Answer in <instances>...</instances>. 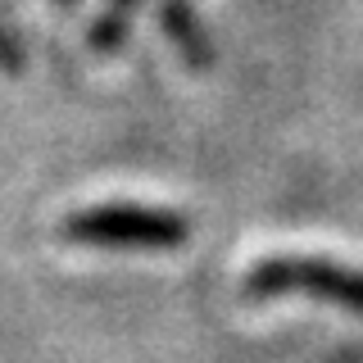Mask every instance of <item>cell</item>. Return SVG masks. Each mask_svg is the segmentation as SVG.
Here are the masks:
<instances>
[{
	"label": "cell",
	"instance_id": "cell-4",
	"mask_svg": "<svg viewBox=\"0 0 363 363\" xmlns=\"http://www.w3.org/2000/svg\"><path fill=\"white\" fill-rule=\"evenodd\" d=\"M141 5H145V0H105V5H100V14H96V23L86 28V45L96 55H118Z\"/></svg>",
	"mask_w": 363,
	"mask_h": 363
},
{
	"label": "cell",
	"instance_id": "cell-5",
	"mask_svg": "<svg viewBox=\"0 0 363 363\" xmlns=\"http://www.w3.org/2000/svg\"><path fill=\"white\" fill-rule=\"evenodd\" d=\"M28 68V50H23V37L14 32V23L0 14V73H23Z\"/></svg>",
	"mask_w": 363,
	"mask_h": 363
},
{
	"label": "cell",
	"instance_id": "cell-6",
	"mask_svg": "<svg viewBox=\"0 0 363 363\" xmlns=\"http://www.w3.org/2000/svg\"><path fill=\"white\" fill-rule=\"evenodd\" d=\"M60 5H64V9H77V0H60Z\"/></svg>",
	"mask_w": 363,
	"mask_h": 363
},
{
	"label": "cell",
	"instance_id": "cell-3",
	"mask_svg": "<svg viewBox=\"0 0 363 363\" xmlns=\"http://www.w3.org/2000/svg\"><path fill=\"white\" fill-rule=\"evenodd\" d=\"M159 28H164V37L173 41V50L191 68L213 64V41H209V32H204V23L196 18L191 0H159Z\"/></svg>",
	"mask_w": 363,
	"mask_h": 363
},
{
	"label": "cell",
	"instance_id": "cell-2",
	"mask_svg": "<svg viewBox=\"0 0 363 363\" xmlns=\"http://www.w3.org/2000/svg\"><path fill=\"white\" fill-rule=\"evenodd\" d=\"M241 291L250 300H277V295H309V300H327L340 309L363 313V272L327 264V259H264L245 272Z\"/></svg>",
	"mask_w": 363,
	"mask_h": 363
},
{
	"label": "cell",
	"instance_id": "cell-1",
	"mask_svg": "<svg viewBox=\"0 0 363 363\" xmlns=\"http://www.w3.org/2000/svg\"><path fill=\"white\" fill-rule=\"evenodd\" d=\"M186 236V213L159 204H86L60 218V241L96 250H173Z\"/></svg>",
	"mask_w": 363,
	"mask_h": 363
}]
</instances>
